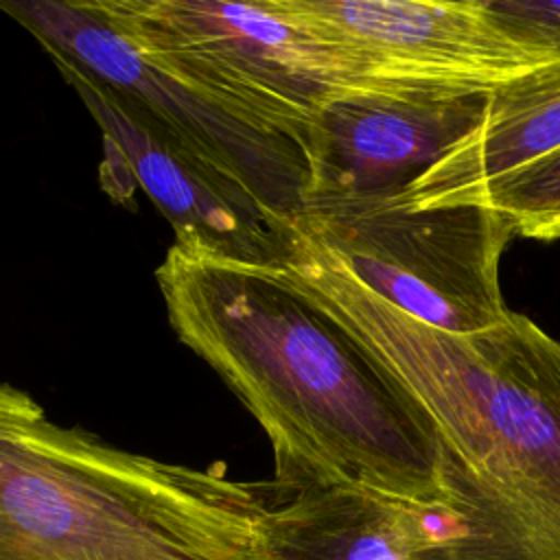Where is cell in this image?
Returning <instances> with one entry per match:
<instances>
[{"mask_svg":"<svg viewBox=\"0 0 560 560\" xmlns=\"http://www.w3.org/2000/svg\"><path fill=\"white\" fill-rule=\"evenodd\" d=\"M464 203L501 212L514 236L560 241V149L490 182Z\"/></svg>","mask_w":560,"mask_h":560,"instance_id":"7c38bea8","label":"cell"},{"mask_svg":"<svg viewBox=\"0 0 560 560\" xmlns=\"http://www.w3.org/2000/svg\"><path fill=\"white\" fill-rule=\"evenodd\" d=\"M103 133V188L120 201L142 188L168 219L175 238H195L232 258H284L293 221L228 188L164 142L122 98L57 52H48Z\"/></svg>","mask_w":560,"mask_h":560,"instance_id":"9c48e42d","label":"cell"},{"mask_svg":"<svg viewBox=\"0 0 560 560\" xmlns=\"http://www.w3.org/2000/svg\"><path fill=\"white\" fill-rule=\"evenodd\" d=\"M293 223L370 293L431 328L475 335L510 313L499 262L514 230L492 208H420L398 195L313 206Z\"/></svg>","mask_w":560,"mask_h":560,"instance_id":"8992f818","label":"cell"},{"mask_svg":"<svg viewBox=\"0 0 560 560\" xmlns=\"http://www.w3.org/2000/svg\"><path fill=\"white\" fill-rule=\"evenodd\" d=\"M282 267L429 420L444 499L560 547V341L514 311L475 335L431 328L370 293L295 223Z\"/></svg>","mask_w":560,"mask_h":560,"instance_id":"7a4b0ae2","label":"cell"},{"mask_svg":"<svg viewBox=\"0 0 560 560\" xmlns=\"http://www.w3.org/2000/svg\"><path fill=\"white\" fill-rule=\"evenodd\" d=\"M518 42L560 55V0H483Z\"/></svg>","mask_w":560,"mask_h":560,"instance_id":"4fadbf2b","label":"cell"},{"mask_svg":"<svg viewBox=\"0 0 560 560\" xmlns=\"http://www.w3.org/2000/svg\"><path fill=\"white\" fill-rule=\"evenodd\" d=\"M402 503L357 486L287 494L267 512L258 560H407Z\"/></svg>","mask_w":560,"mask_h":560,"instance_id":"8fae6325","label":"cell"},{"mask_svg":"<svg viewBox=\"0 0 560 560\" xmlns=\"http://www.w3.org/2000/svg\"><path fill=\"white\" fill-rule=\"evenodd\" d=\"M490 92H354L328 101L304 138V208L402 195L483 118Z\"/></svg>","mask_w":560,"mask_h":560,"instance_id":"ba28073f","label":"cell"},{"mask_svg":"<svg viewBox=\"0 0 560 560\" xmlns=\"http://www.w3.org/2000/svg\"><path fill=\"white\" fill-rule=\"evenodd\" d=\"M46 52L105 83L164 142L206 175L278 219L300 217L308 190L302 144L212 92L158 68L109 28L85 0L0 2Z\"/></svg>","mask_w":560,"mask_h":560,"instance_id":"5b68a950","label":"cell"},{"mask_svg":"<svg viewBox=\"0 0 560 560\" xmlns=\"http://www.w3.org/2000/svg\"><path fill=\"white\" fill-rule=\"evenodd\" d=\"M85 2L144 59L249 112L302 149L328 101L389 92L352 46L306 22L289 0Z\"/></svg>","mask_w":560,"mask_h":560,"instance_id":"277c9868","label":"cell"},{"mask_svg":"<svg viewBox=\"0 0 560 560\" xmlns=\"http://www.w3.org/2000/svg\"><path fill=\"white\" fill-rule=\"evenodd\" d=\"M560 149V63L514 79L488 94L481 122L448 149L400 199L409 206H459Z\"/></svg>","mask_w":560,"mask_h":560,"instance_id":"30bf717a","label":"cell"},{"mask_svg":"<svg viewBox=\"0 0 560 560\" xmlns=\"http://www.w3.org/2000/svg\"><path fill=\"white\" fill-rule=\"evenodd\" d=\"M258 483L114 446L0 381V560H258Z\"/></svg>","mask_w":560,"mask_h":560,"instance_id":"3957f363","label":"cell"},{"mask_svg":"<svg viewBox=\"0 0 560 560\" xmlns=\"http://www.w3.org/2000/svg\"><path fill=\"white\" fill-rule=\"evenodd\" d=\"M155 282L175 337L265 431L280 497L357 486L398 501L444 499L429 420L280 260L175 238Z\"/></svg>","mask_w":560,"mask_h":560,"instance_id":"6da1fadb","label":"cell"},{"mask_svg":"<svg viewBox=\"0 0 560 560\" xmlns=\"http://www.w3.org/2000/svg\"><path fill=\"white\" fill-rule=\"evenodd\" d=\"M291 9L359 50L392 90L492 92L560 63V55L512 37L483 0H289Z\"/></svg>","mask_w":560,"mask_h":560,"instance_id":"52a82bcc","label":"cell"}]
</instances>
